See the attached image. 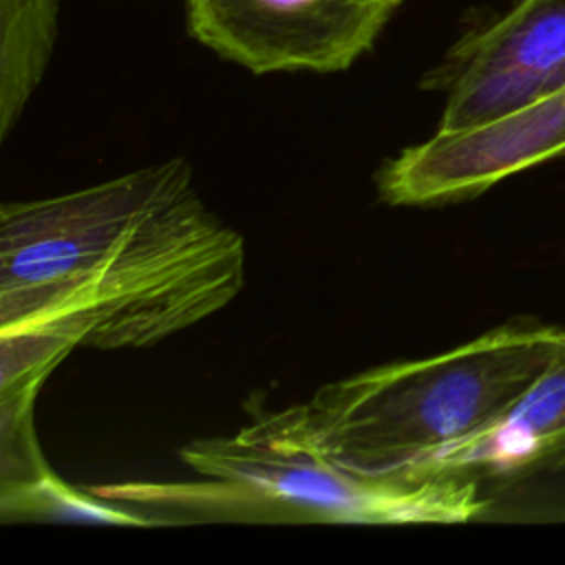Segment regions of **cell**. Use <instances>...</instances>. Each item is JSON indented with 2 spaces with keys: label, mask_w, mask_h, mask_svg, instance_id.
Returning a JSON list of instances; mask_svg holds the SVG:
<instances>
[{
  "label": "cell",
  "mask_w": 565,
  "mask_h": 565,
  "mask_svg": "<svg viewBox=\"0 0 565 565\" xmlns=\"http://www.w3.org/2000/svg\"><path fill=\"white\" fill-rule=\"evenodd\" d=\"M243 285L245 241L181 157L0 207V333L40 331L71 351L148 347Z\"/></svg>",
  "instance_id": "1"
},
{
  "label": "cell",
  "mask_w": 565,
  "mask_h": 565,
  "mask_svg": "<svg viewBox=\"0 0 565 565\" xmlns=\"http://www.w3.org/2000/svg\"><path fill=\"white\" fill-rule=\"evenodd\" d=\"M194 481L86 488L154 525L243 523H463L486 512L475 477H382L353 470L316 441L305 404L267 413L234 435L181 448Z\"/></svg>",
  "instance_id": "2"
},
{
  "label": "cell",
  "mask_w": 565,
  "mask_h": 565,
  "mask_svg": "<svg viewBox=\"0 0 565 565\" xmlns=\"http://www.w3.org/2000/svg\"><path fill=\"white\" fill-rule=\"evenodd\" d=\"M563 353L565 327L516 316L439 355L318 388L305 402L309 428L353 470L430 477L433 457L499 419Z\"/></svg>",
  "instance_id": "3"
},
{
  "label": "cell",
  "mask_w": 565,
  "mask_h": 565,
  "mask_svg": "<svg viewBox=\"0 0 565 565\" xmlns=\"http://www.w3.org/2000/svg\"><path fill=\"white\" fill-rule=\"evenodd\" d=\"M192 40L256 75L338 73L373 49L404 0H181Z\"/></svg>",
  "instance_id": "4"
},
{
  "label": "cell",
  "mask_w": 565,
  "mask_h": 565,
  "mask_svg": "<svg viewBox=\"0 0 565 565\" xmlns=\"http://www.w3.org/2000/svg\"><path fill=\"white\" fill-rule=\"evenodd\" d=\"M446 95L439 130L486 124L565 88V0H516L422 77Z\"/></svg>",
  "instance_id": "5"
},
{
  "label": "cell",
  "mask_w": 565,
  "mask_h": 565,
  "mask_svg": "<svg viewBox=\"0 0 565 565\" xmlns=\"http://www.w3.org/2000/svg\"><path fill=\"white\" fill-rule=\"evenodd\" d=\"M565 157V88L459 130H437L384 163L377 188L393 205L477 196L494 183Z\"/></svg>",
  "instance_id": "6"
},
{
  "label": "cell",
  "mask_w": 565,
  "mask_h": 565,
  "mask_svg": "<svg viewBox=\"0 0 565 565\" xmlns=\"http://www.w3.org/2000/svg\"><path fill=\"white\" fill-rule=\"evenodd\" d=\"M428 472L475 479L565 472V353L499 419L433 457Z\"/></svg>",
  "instance_id": "7"
},
{
  "label": "cell",
  "mask_w": 565,
  "mask_h": 565,
  "mask_svg": "<svg viewBox=\"0 0 565 565\" xmlns=\"http://www.w3.org/2000/svg\"><path fill=\"white\" fill-rule=\"evenodd\" d=\"M60 0H0V139L18 124L55 51Z\"/></svg>",
  "instance_id": "8"
},
{
  "label": "cell",
  "mask_w": 565,
  "mask_h": 565,
  "mask_svg": "<svg viewBox=\"0 0 565 565\" xmlns=\"http://www.w3.org/2000/svg\"><path fill=\"white\" fill-rule=\"evenodd\" d=\"M2 521H75L102 525L152 527L154 523L124 505L104 501L88 490H75L53 470L40 477L0 486Z\"/></svg>",
  "instance_id": "9"
}]
</instances>
